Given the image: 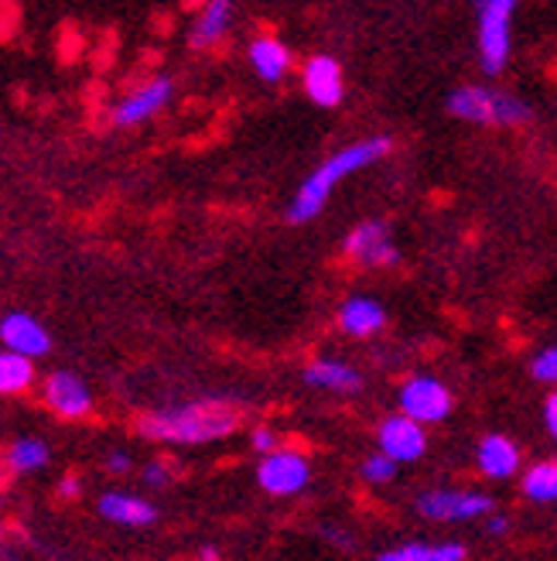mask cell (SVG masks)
I'll use <instances>...</instances> for the list:
<instances>
[{
    "label": "cell",
    "mask_w": 557,
    "mask_h": 561,
    "mask_svg": "<svg viewBox=\"0 0 557 561\" xmlns=\"http://www.w3.org/2000/svg\"><path fill=\"white\" fill-rule=\"evenodd\" d=\"M452 408H455V398L449 383L431 374H414L397 387V414L417 421L421 428L441 425V421L452 414Z\"/></svg>",
    "instance_id": "5"
},
{
    "label": "cell",
    "mask_w": 557,
    "mask_h": 561,
    "mask_svg": "<svg viewBox=\"0 0 557 561\" xmlns=\"http://www.w3.org/2000/svg\"><path fill=\"white\" fill-rule=\"evenodd\" d=\"M544 425H547L550 438L557 442V390H550L547 401H544Z\"/></svg>",
    "instance_id": "29"
},
{
    "label": "cell",
    "mask_w": 557,
    "mask_h": 561,
    "mask_svg": "<svg viewBox=\"0 0 557 561\" xmlns=\"http://www.w3.org/2000/svg\"><path fill=\"white\" fill-rule=\"evenodd\" d=\"M304 383L328 390V394H359V390H363V374L346 359L318 356L304 367Z\"/></svg>",
    "instance_id": "15"
},
{
    "label": "cell",
    "mask_w": 557,
    "mask_h": 561,
    "mask_svg": "<svg viewBox=\"0 0 557 561\" xmlns=\"http://www.w3.org/2000/svg\"><path fill=\"white\" fill-rule=\"evenodd\" d=\"M376 561H465V545H459V541H438V545L407 541L397 548H386Z\"/></svg>",
    "instance_id": "20"
},
{
    "label": "cell",
    "mask_w": 557,
    "mask_h": 561,
    "mask_svg": "<svg viewBox=\"0 0 557 561\" xmlns=\"http://www.w3.org/2000/svg\"><path fill=\"white\" fill-rule=\"evenodd\" d=\"M343 254L349 264L356 267H397L401 261V250L394 243V237H390L386 230V222L380 219H367V222H359V227L349 230V237L343 240Z\"/></svg>",
    "instance_id": "8"
},
{
    "label": "cell",
    "mask_w": 557,
    "mask_h": 561,
    "mask_svg": "<svg viewBox=\"0 0 557 561\" xmlns=\"http://www.w3.org/2000/svg\"><path fill=\"white\" fill-rule=\"evenodd\" d=\"M59 496H62V500L82 496V483L76 480V476H62V480H59Z\"/></svg>",
    "instance_id": "30"
},
{
    "label": "cell",
    "mask_w": 557,
    "mask_h": 561,
    "mask_svg": "<svg viewBox=\"0 0 557 561\" xmlns=\"http://www.w3.org/2000/svg\"><path fill=\"white\" fill-rule=\"evenodd\" d=\"M246 55H250V69H254L264 82H281L294 66L291 48L277 35H257L250 42Z\"/></svg>",
    "instance_id": "17"
},
{
    "label": "cell",
    "mask_w": 557,
    "mask_h": 561,
    "mask_svg": "<svg viewBox=\"0 0 557 561\" xmlns=\"http://www.w3.org/2000/svg\"><path fill=\"white\" fill-rule=\"evenodd\" d=\"M8 466L14 472H38L48 466V445L42 438H18L8 448Z\"/></svg>",
    "instance_id": "23"
},
{
    "label": "cell",
    "mask_w": 557,
    "mask_h": 561,
    "mask_svg": "<svg viewBox=\"0 0 557 561\" xmlns=\"http://www.w3.org/2000/svg\"><path fill=\"white\" fill-rule=\"evenodd\" d=\"M100 514L120 527H151L158 520L154 503L137 496V493H103L100 496Z\"/></svg>",
    "instance_id": "18"
},
{
    "label": "cell",
    "mask_w": 557,
    "mask_h": 561,
    "mask_svg": "<svg viewBox=\"0 0 557 561\" xmlns=\"http://www.w3.org/2000/svg\"><path fill=\"white\" fill-rule=\"evenodd\" d=\"M417 514L434 524H462L492 514V496L476 490H425L417 496Z\"/></svg>",
    "instance_id": "7"
},
{
    "label": "cell",
    "mask_w": 557,
    "mask_h": 561,
    "mask_svg": "<svg viewBox=\"0 0 557 561\" xmlns=\"http://www.w3.org/2000/svg\"><path fill=\"white\" fill-rule=\"evenodd\" d=\"M0 343L8 353H18L24 359H38L51 350V335L48 329L27 312H8L0 319Z\"/></svg>",
    "instance_id": "13"
},
{
    "label": "cell",
    "mask_w": 557,
    "mask_h": 561,
    "mask_svg": "<svg viewBox=\"0 0 557 561\" xmlns=\"http://www.w3.org/2000/svg\"><path fill=\"white\" fill-rule=\"evenodd\" d=\"M250 448L264 459V456H270V453H277L281 448V435H277L274 428H267V425H257L254 432H250Z\"/></svg>",
    "instance_id": "26"
},
{
    "label": "cell",
    "mask_w": 557,
    "mask_h": 561,
    "mask_svg": "<svg viewBox=\"0 0 557 561\" xmlns=\"http://www.w3.org/2000/svg\"><path fill=\"white\" fill-rule=\"evenodd\" d=\"M531 374H534V380H541V383H554V387H557V346L541 350V353L531 359Z\"/></svg>",
    "instance_id": "25"
},
{
    "label": "cell",
    "mask_w": 557,
    "mask_h": 561,
    "mask_svg": "<svg viewBox=\"0 0 557 561\" xmlns=\"http://www.w3.org/2000/svg\"><path fill=\"white\" fill-rule=\"evenodd\" d=\"M513 0H483L476 8V35H479V62L489 76L503 72L513 51Z\"/></svg>",
    "instance_id": "4"
},
{
    "label": "cell",
    "mask_w": 557,
    "mask_h": 561,
    "mask_svg": "<svg viewBox=\"0 0 557 561\" xmlns=\"http://www.w3.org/2000/svg\"><path fill=\"white\" fill-rule=\"evenodd\" d=\"M301 87L315 106H339L346 96L343 66L332 59V55H312V59L301 66Z\"/></svg>",
    "instance_id": "12"
},
{
    "label": "cell",
    "mask_w": 557,
    "mask_h": 561,
    "mask_svg": "<svg viewBox=\"0 0 557 561\" xmlns=\"http://www.w3.org/2000/svg\"><path fill=\"white\" fill-rule=\"evenodd\" d=\"M390 148H394V145H390V137H367V140H356V145H349V148L336 151L332 158H325L315 168V172L301 182V188L294 192V199L288 206V219L291 222L315 219L325 209L332 188H336L343 179H349L356 172H363V168L376 164Z\"/></svg>",
    "instance_id": "2"
},
{
    "label": "cell",
    "mask_w": 557,
    "mask_h": 561,
    "mask_svg": "<svg viewBox=\"0 0 557 561\" xmlns=\"http://www.w3.org/2000/svg\"><path fill=\"white\" fill-rule=\"evenodd\" d=\"M172 472H175V466L169 462V459H151L148 466H144V472H141V480L148 483V486H169L172 483Z\"/></svg>",
    "instance_id": "27"
},
{
    "label": "cell",
    "mask_w": 557,
    "mask_h": 561,
    "mask_svg": "<svg viewBox=\"0 0 557 561\" xmlns=\"http://www.w3.org/2000/svg\"><path fill=\"white\" fill-rule=\"evenodd\" d=\"M312 483V459L294 445H281L257 466V486L270 496H298Z\"/></svg>",
    "instance_id": "6"
},
{
    "label": "cell",
    "mask_w": 557,
    "mask_h": 561,
    "mask_svg": "<svg viewBox=\"0 0 557 561\" xmlns=\"http://www.w3.org/2000/svg\"><path fill=\"white\" fill-rule=\"evenodd\" d=\"M172 96H175V82L169 76H154V79L141 82L137 90H130L114 106L109 121H114L117 127H137V124L151 121L154 114H161V110L172 103Z\"/></svg>",
    "instance_id": "10"
},
{
    "label": "cell",
    "mask_w": 557,
    "mask_h": 561,
    "mask_svg": "<svg viewBox=\"0 0 557 561\" xmlns=\"http://www.w3.org/2000/svg\"><path fill=\"white\" fill-rule=\"evenodd\" d=\"M486 530L492 538H503L507 530H510V517H503V514H489V520H486Z\"/></svg>",
    "instance_id": "31"
},
{
    "label": "cell",
    "mask_w": 557,
    "mask_h": 561,
    "mask_svg": "<svg viewBox=\"0 0 557 561\" xmlns=\"http://www.w3.org/2000/svg\"><path fill=\"white\" fill-rule=\"evenodd\" d=\"M449 114L465 124H492V127H510L531 121V106L517 100L513 93L489 90V87H462L449 96Z\"/></svg>",
    "instance_id": "3"
},
{
    "label": "cell",
    "mask_w": 557,
    "mask_h": 561,
    "mask_svg": "<svg viewBox=\"0 0 557 561\" xmlns=\"http://www.w3.org/2000/svg\"><path fill=\"white\" fill-rule=\"evenodd\" d=\"M476 469L486 480H513L523 469V453L520 445L507 435H486L476 445Z\"/></svg>",
    "instance_id": "14"
},
{
    "label": "cell",
    "mask_w": 557,
    "mask_h": 561,
    "mask_svg": "<svg viewBox=\"0 0 557 561\" xmlns=\"http://www.w3.org/2000/svg\"><path fill=\"white\" fill-rule=\"evenodd\" d=\"M230 27H233V4H227V0H209L188 27V45L212 48L230 35Z\"/></svg>",
    "instance_id": "19"
},
{
    "label": "cell",
    "mask_w": 557,
    "mask_h": 561,
    "mask_svg": "<svg viewBox=\"0 0 557 561\" xmlns=\"http://www.w3.org/2000/svg\"><path fill=\"white\" fill-rule=\"evenodd\" d=\"M383 325H386V308L376 298L352 295L339 308V329L352 335V340H370V335L383 332Z\"/></svg>",
    "instance_id": "16"
},
{
    "label": "cell",
    "mask_w": 557,
    "mask_h": 561,
    "mask_svg": "<svg viewBox=\"0 0 557 561\" xmlns=\"http://www.w3.org/2000/svg\"><path fill=\"white\" fill-rule=\"evenodd\" d=\"M195 561H222V558H219V548L202 545V548H199V554H195Z\"/></svg>",
    "instance_id": "32"
},
{
    "label": "cell",
    "mask_w": 557,
    "mask_h": 561,
    "mask_svg": "<svg viewBox=\"0 0 557 561\" xmlns=\"http://www.w3.org/2000/svg\"><path fill=\"white\" fill-rule=\"evenodd\" d=\"M35 359H24L18 353L0 350V398H18L35 387Z\"/></svg>",
    "instance_id": "21"
},
{
    "label": "cell",
    "mask_w": 557,
    "mask_h": 561,
    "mask_svg": "<svg viewBox=\"0 0 557 561\" xmlns=\"http://www.w3.org/2000/svg\"><path fill=\"white\" fill-rule=\"evenodd\" d=\"M397 462L394 459H386L383 453H373L367 456L363 462H359V480L370 483V486H386V483H394L397 480Z\"/></svg>",
    "instance_id": "24"
},
{
    "label": "cell",
    "mask_w": 557,
    "mask_h": 561,
    "mask_svg": "<svg viewBox=\"0 0 557 561\" xmlns=\"http://www.w3.org/2000/svg\"><path fill=\"white\" fill-rule=\"evenodd\" d=\"M523 496L534 503H557V459L534 462L523 472Z\"/></svg>",
    "instance_id": "22"
},
{
    "label": "cell",
    "mask_w": 557,
    "mask_h": 561,
    "mask_svg": "<svg viewBox=\"0 0 557 561\" xmlns=\"http://www.w3.org/2000/svg\"><path fill=\"white\" fill-rule=\"evenodd\" d=\"M42 401L48 411H55L66 421H82L93 414V390L90 383L69 374V370H51L42 380Z\"/></svg>",
    "instance_id": "9"
},
{
    "label": "cell",
    "mask_w": 557,
    "mask_h": 561,
    "mask_svg": "<svg viewBox=\"0 0 557 561\" xmlns=\"http://www.w3.org/2000/svg\"><path fill=\"white\" fill-rule=\"evenodd\" d=\"M376 445L386 459H394L397 466L404 462H417L428 453V428H421L417 421L404 417V414H390L380 421L376 428Z\"/></svg>",
    "instance_id": "11"
},
{
    "label": "cell",
    "mask_w": 557,
    "mask_h": 561,
    "mask_svg": "<svg viewBox=\"0 0 557 561\" xmlns=\"http://www.w3.org/2000/svg\"><path fill=\"white\" fill-rule=\"evenodd\" d=\"M240 425V411L230 401H192V404H175V408H161L151 414H141L137 421V432L148 442L161 445H206L233 435Z\"/></svg>",
    "instance_id": "1"
},
{
    "label": "cell",
    "mask_w": 557,
    "mask_h": 561,
    "mask_svg": "<svg viewBox=\"0 0 557 561\" xmlns=\"http://www.w3.org/2000/svg\"><path fill=\"white\" fill-rule=\"evenodd\" d=\"M106 469L114 472V476H127L134 469V459L124 453V448H109V456H106Z\"/></svg>",
    "instance_id": "28"
}]
</instances>
